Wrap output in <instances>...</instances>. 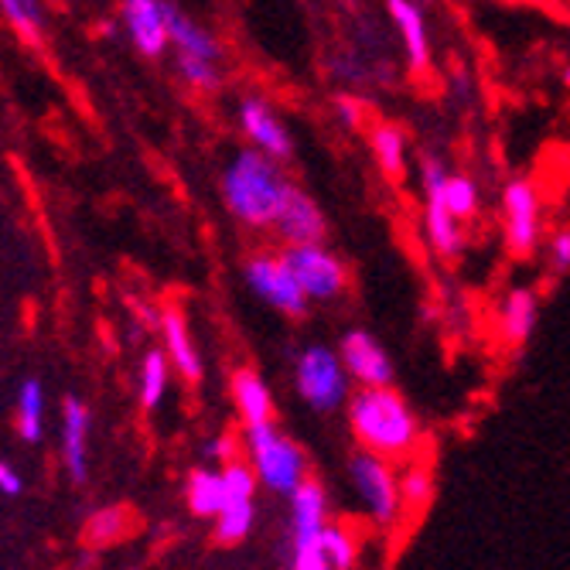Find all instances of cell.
Segmentation results:
<instances>
[{"label":"cell","mask_w":570,"mask_h":570,"mask_svg":"<svg viewBox=\"0 0 570 570\" xmlns=\"http://www.w3.org/2000/svg\"><path fill=\"white\" fill-rule=\"evenodd\" d=\"M438 482H434V469L428 461H406L403 472H400V495H403V515H424L428 505L434 502Z\"/></svg>","instance_id":"cb8c5ba5"},{"label":"cell","mask_w":570,"mask_h":570,"mask_svg":"<svg viewBox=\"0 0 570 570\" xmlns=\"http://www.w3.org/2000/svg\"><path fill=\"white\" fill-rule=\"evenodd\" d=\"M370 154H373L380 175H386L390 181L406 178L410 147H406V134L396 124H373L370 127Z\"/></svg>","instance_id":"ffe728a7"},{"label":"cell","mask_w":570,"mask_h":570,"mask_svg":"<svg viewBox=\"0 0 570 570\" xmlns=\"http://www.w3.org/2000/svg\"><path fill=\"white\" fill-rule=\"evenodd\" d=\"M274 233L281 236L284 246H301V243H325L328 236V219L322 213V205L311 198L304 188L291 185L281 213H277V223H274Z\"/></svg>","instance_id":"7c38bea8"},{"label":"cell","mask_w":570,"mask_h":570,"mask_svg":"<svg viewBox=\"0 0 570 570\" xmlns=\"http://www.w3.org/2000/svg\"><path fill=\"white\" fill-rule=\"evenodd\" d=\"M168 380H171V358L168 352H147L140 362V406L154 410L161 406L165 393H168Z\"/></svg>","instance_id":"484cf974"},{"label":"cell","mask_w":570,"mask_h":570,"mask_svg":"<svg viewBox=\"0 0 570 570\" xmlns=\"http://www.w3.org/2000/svg\"><path fill=\"white\" fill-rule=\"evenodd\" d=\"M161 8H165L168 38H171L175 51H185V56H198V59H209V62H219L223 59L219 41L209 31H205L198 21H191L181 8L171 4V0H161Z\"/></svg>","instance_id":"d6986e66"},{"label":"cell","mask_w":570,"mask_h":570,"mask_svg":"<svg viewBox=\"0 0 570 570\" xmlns=\"http://www.w3.org/2000/svg\"><path fill=\"white\" fill-rule=\"evenodd\" d=\"M335 110H338V117H342L345 127H362V102H358V99L338 96V99H335Z\"/></svg>","instance_id":"e575fe53"},{"label":"cell","mask_w":570,"mask_h":570,"mask_svg":"<svg viewBox=\"0 0 570 570\" xmlns=\"http://www.w3.org/2000/svg\"><path fill=\"white\" fill-rule=\"evenodd\" d=\"M348 479H352V489L358 492L373 523H380V527L400 523L403 495H400V475L390 458L373 454V451H358L348 461Z\"/></svg>","instance_id":"8992f818"},{"label":"cell","mask_w":570,"mask_h":570,"mask_svg":"<svg viewBox=\"0 0 570 570\" xmlns=\"http://www.w3.org/2000/svg\"><path fill=\"white\" fill-rule=\"evenodd\" d=\"M175 66H178V76L185 79V86H191L195 92H219L223 89L219 62H209V59H198V56H185V51H178Z\"/></svg>","instance_id":"83f0119b"},{"label":"cell","mask_w":570,"mask_h":570,"mask_svg":"<svg viewBox=\"0 0 570 570\" xmlns=\"http://www.w3.org/2000/svg\"><path fill=\"white\" fill-rule=\"evenodd\" d=\"M62 461L76 485L89 479V410L76 396L62 403Z\"/></svg>","instance_id":"9a60e30c"},{"label":"cell","mask_w":570,"mask_h":570,"mask_svg":"<svg viewBox=\"0 0 570 570\" xmlns=\"http://www.w3.org/2000/svg\"><path fill=\"white\" fill-rule=\"evenodd\" d=\"M348 431L362 451L390 461L410 458L421 444V421L396 386H358L348 403Z\"/></svg>","instance_id":"6da1fadb"},{"label":"cell","mask_w":570,"mask_h":570,"mask_svg":"<svg viewBox=\"0 0 570 570\" xmlns=\"http://www.w3.org/2000/svg\"><path fill=\"white\" fill-rule=\"evenodd\" d=\"M543 261L550 267V274H570V226H560L547 236L543 243Z\"/></svg>","instance_id":"d6a6232c"},{"label":"cell","mask_w":570,"mask_h":570,"mask_svg":"<svg viewBox=\"0 0 570 570\" xmlns=\"http://www.w3.org/2000/svg\"><path fill=\"white\" fill-rule=\"evenodd\" d=\"M243 281L246 287L261 297L264 304H271L274 311L287 318H304L307 315V294L301 291L291 264L284 261V253H253L243 264Z\"/></svg>","instance_id":"ba28073f"},{"label":"cell","mask_w":570,"mask_h":570,"mask_svg":"<svg viewBox=\"0 0 570 570\" xmlns=\"http://www.w3.org/2000/svg\"><path fill=\"white\" fill-rule=\"evenodd\" d=\"M502 239L515 261H530L543 246V198L530 178H512L502 188Z\"/></svg>","instance_id":"5b68a950"},{"label":"cell","mask_w":570,"mask_h":570,"mask_svg":"<svg viewBox=\"0 0 570 570\" xmlns=\"http://www.w3.org/2000/svg\"><path fill=\"white\" fill-rule=\"evenodd\" d=\"M0 11H4V18L28 45L41 41V8L35 0H0Z\"/></svg>","instance_id":"f1b7e54d"},{"label":"cell","mask_w":570,"mask_h":570,"mask_svg":"<svg viewBox=\"0 0 570 570\" xmlns=\"http://www.w3.org/2000/svg\"><path fill=\"white\" fill-rule=\"evenodd\" d=\"M540 325V294L533 287H512L499 304V335L509 348H523Z\"/></svg>","instance_id":"5bb4252c"},{"label":"cell","mask_w":570,"mask_h":570,"mask_svg":"<svg viewBox=\"0 0 570 570\" xmlns=\"http://www.w3.org/2000/svg\"><path fill=\"white\" fill-rule=\"evenodd\" d=\"M386 14L393 21V31L406 56V69L417 76L428 72L434 59V45H431V28H428V14L421 8V0H386Z\"/></svg>","instance_id":"8fae6325"},{"label":"cell","mask_w":570,"mask_h":570,"mask_svg":"<svg viewBox=\"0 0 570 570\" xmlns=\"http://www.w3.org/2000/svg\"><path fill=\"white\" fill-rule=\"evenodd\" d=\"M563 86H567V89H570V66H567V69H563Z\"/></svg>","instance_id":"d590c367"},{"label":"cell","mask_w":570,"mask_h":570,"mask_svg":"<svg viewBox=\"0 0 570 570\" xmlns=\"http://www.w3.org/2000/svg\"><path fill=\"white\" fill-rule=\"evenodd\" d=\"M158 328L165 335V352L171 358V370L185 383H198L202 380V355H198V345L191 338V328H188V318L181 315V307H165Z\"/></svg>","instance_id":"2e32d148"},{"label":"cell","mask_w":570,"mask_h":570,"mask_svg":"<svg viewBox=\"0 0 570 570\" xmlns=\"http://www.w3.org/2000/svg\"><path fill=\"white\" fill-rule=\"evenodd\" d=\"M185 502L198 520H216L226 509V479L213 469H195L185 482Z\"/></svg>","instance_id":"7402d4cb"},{"label":"cell","mask_w":570,"mask_h":570,"mask_svg":"<svg viewBox=\"0 0 570 570\" xmlns=\"http://www.w3.org/2000/svg\"><path fill=\"white\" fill-rule=\"evenodd\" d=\"M294 386L297 396L315 413H335L352 396V376L338 348L328 345H304L294 362Z\"/></svg>","instance_id":"277c9868"},{"label":"cell","mask_w":570,"mask_h":570,"mask_svg":"<svg viewBox=\"0 0 570 570\" xmlns=\"http://www.w3.org/2000/svg\"><path fill=\"white\" fill-rule=\"evenodd\" d=\"M424 198L444 202V209L461 223H472L482 213V188H479V181L472 175H464V171H448L444 185L438 191L424 195Z\"/></svg>","instance_id":"603a6c76"},{"label":"cell","mask_w":570,"mask_h":570,"mask_svg":"<svg viewBox=\"0 0 570 570\" xmlns=\"http://www.w3.org/2000/svg\"><path fill=\"white\" fill-rule=\"evenodd\" d=\"M18 434L28 444H38L45 434V390L38 380H24L18 390Z\"/></svg>","instance_id":"4316f807"},{"label":"cell","mask_w":570,"mask_h":570,"mask_svg":"<svg viewBox=\"0 0 570 570\" xmlns=\"http://www.w3.org/2000/svg\"><path fill=\"white\" fill-rule=\"evenodd\" d=\"M124 24L144 59H158L171 45L161 0H124Z\"/></svg>","instance_id":"4fadbf2b"},{"label":"cell","mask_w":570,"mask_h":570,"mask_svg":"<svg viewBox=\"0 0 570 570\" xmlns=\"http://www.w3.org/2000/svg\"><path fill=\"white\" fill-rule=\"evenodd\" d=\"M256 527V499H239L226 502V509L216 515V543L219 547H236L243 543Z\"/></svg>","instance_id":"d4e9b609"},{"label":"cell","mask_w":570,"mask_h":570,"mask_svg":"<svg viewBox=\"0 0 570 570\" xmlns=\"http://www.w3.org/2000/svg\"><path fill=\"white\" fill-rule=\"evenodd\" d=\"M338 355L345 362L352 383H358V386H393V376H396L393 358L373 332L348 328L338 338Z\"/></svg>","instance_id":"9c48e42d"},{"label":"cell","mask_w":570,"mask_h":570,"mask_svg":"<svg viewBox=\"0 0 570 570\" xmlns=\"http://www.w3.org/2000/svg\"><path fill=\"white\" fill-rule=\"evenodd\" d=\"M322 550H325L332 570H352V567H355L358 547H355V540H352V533H348L345 527L328 523L325 533H322Z\"/></svg>","instance_id":"4dcf8cb0"},{"label":"cell","mask_w":570,"mask_h":570,"mask_svg":"<svg viewBox=\"0 0 570 570\" xmlns=\"http://www.w3.org/2000/svg\"><path fill=\"white\" fill-rule=\"evenodd\" d=\"M284 261L291 264L301 291L307 294V301L318 304H332L348 291V267L345 261L328 249L325 243H301V246H284Z\"/></svg>","instance_id":"52a82bcc"},{"label":"cell","mask_w":570,"mask_h":570,"mask_svg":"<svg viewBox=\"0 0 570 570\" xmlns=\"http://www.w3.org/2000/svg\"><path fill=\"white\" fill-rule=\"evenodd\" d=\"M243 448L249 454V464L264 489L274 495H291L307 479V458L274 421L246 424L243 428Z\"/></svg>","instance_id":"3957f363"},{"label":"cell","mask_w":570,"mask_h":570,"mask_svg":"<svg viewBox=\"0 0 570 570\" xmlns=\"http://www.w3.org/2000/svg\"><path fill=\"white\" fill-rule=\"evenodd\" d=\"M424 233L441 261H458L464 253V223L454 219L438 198H424Z\"/></svg>","instance_id":"44dd1931"},{"label":"cell","mask_w":570,"mask_h":570,"mask_svg":"<svg viewBox=\"0 0 570 570\" xmlns=\"http://www.w3.org/2000/svg\"><path fill=\"white\" fill-rule=\"evenodd\" d=\"M291 185L281 161L256 147H243L223 171V202L239 226L274 229Z\"/></svg>","instance_id":"7a4b0ae2"},{"label":"cell","mask_w":570,"mask_h":570,"mask_svg":"<svg viewBox=\"0 0 570 570\" xmlns=\"http://www.w3.org/2000/svg\"><path fill=\"white\" fill-rule=\"evenodd\" d=\"M301 4H304V0H301Z\"/></svg>","instance_id":"8d00e7d4"},{"label":"cell","mask_w":570,"mask_h":570,"mask_svg":"<svg viewBox=\"0 0 570 570\" xmlns=\"http://www.w3.org/2000/svg\"><path fill=\"white\" fill-rule=\"evenodd\" d=\"M229 393H233V403H236L243 428L274 421V393H271V386L264 383V376L256 370H249V366L236 370L233 380H229Z\"/></svg>","instance_id":"ac0fdd59"},{"label":"cell","mask_w":570,"mask_h":570,"mask_svg":"<svg viewBox=\"0 0 570 570\" xmlns=\"http://www.w3.org/2000/svg\"><path fill=\"white\" fill-rule=\"evenodd\" d=\"M21 489H24V479H21V472L14 469L11 461L0 458V495L18 499V495H21Z\"/></svg>","instance_id":"836d02e7"},{"label":"cell","mask_w":570,"mask_h":570,"mask_svg":"<svg viewBox=\"0 0 570 570\" xmlns=\"http://www.w3.org/2000/svg\"><path fill=\"white\" fill-rule=\"evenodd\" d=\"M239 127L249 140V147L271 154L274 161H291L294 158V140H291V130L287 124L281 120V114L271 107L267 99L261 96H246L239 102Z\"/></svg>","instance_id":"30bf717a"},{"label":"cell","mask_w":570,"mask_h":570,"mask_svg":"<svg viewBox=\"0 0 570 570\" xmlns=\"http://www.w3.org/2000/svg\"><path fill=\"white\" fill-rule=\"evenodd\" d=\"M287 570H332V563H328V557L322 550V537L291 540V567Z\"/></svg>","instance_id":"1f68e13d"},{"label":"cell","mask_w":570,"mask_h":570,"mask_svg":"<svg viewBox=\"0 0 570 570\" xmlns=\"http://www.w3.org/2000/svg\"><path fill=\"white\" fill-rule=\"evenodd\" d=\"M130 530V520H127V512L124 509H99L89 515V523H86V540L89 543H117L124 533Z\"/></svg>","instance_id":"f546056e"},{"label":"cell","mask_w":570,"mask_h":570,"mask_svg":"<svg viewBox=\"0 0 570 570\" xmlns=\"http://www.w3.org/2000/svg\"><path fill=\"white\" fill-rule=\"evenodd\" d=\"M291 540H311L322 537L328 527V492L322 482L304 479L291 495Z\"/></svg>","instance_id":"e0dca14e"}]
</instances>
